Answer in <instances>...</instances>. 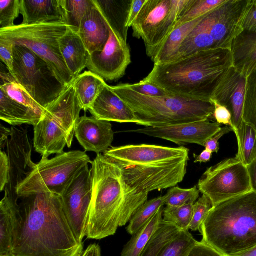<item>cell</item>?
<instances>
[{"mask_svg": "<svg viewBox=\"0 0 256 256\" xmlns=\"http://www.w3.org/2000/svg\"><path fill=\"white\" fill-rule=\"evenodd\" d=\"M200 192L197 186L188 189L176 186L172 187L164 196L165 205L176 206L188 204H194L199 197Z\"/></svg>", "mask_w": 256, "mask_h": 256, "instance_id": "cell-40", "label": "cell"}, {"mask_svg": "<svg viewBox=\"0 0 256 256\" xmlns=\"http://www.w3.org/2000/svg\"><path fill=\"white\" fill-rule=\"evenodd\" d=\"M74 134L86 152H94L97 154L108 150L114 138V132L110 122L86 115L78 120Z\"/></svg>", "mask_w": 256, "mask_h": 256, "instance_id": "cell-19", "label": "cell"}, {"mask_svg": "<svg viewBox=\"0 0 256 256\" xmlns=\"http://www.w3.org/2000/svg\"><path fill=\"white\" fill-rule=\"evenodd\" d=\"M92 190V172L86 166L60 196L78 240L86 236V222Z\"/></svg>", "mask_w": 256, "mask_h": 256, "instance_id": "cell-13", "label": "cell"}, {"mask_svg": "<svg viewBox=\"0 0 256 256\" xmlns=\"http://www.w3.org/2000/svg\"><path fill=\"white\" fill-rule=\"evenodd\" d=\"M193 204L180 206H166L163 210V220L175 225L180 230H188L193 212Z\"/></svg>", "mask_w": 256, "mask_h": 256, "instance_id": "cell-38", "label": "cell"}, {"mask_svg": "<svg viewBox=\"0 0 256 256\" xmlns=\"http://www.w3.org/2000/svg\"><path fill=\"white\" fill-rule=\"evenodd\" d=\"M7 256H14V255H13V254H12V255Z\"/></svg>", "mask_w": 256, "mask_h": 256, "instance_id": "cell-57", "label": "cell"}, {"mask_svg": "<svg viewBox=\"0 0 256 256\" xmlns=\"http://www.w3.org/2000/svg\"><path fill=\"white\" fill-rule=\"evenodd\" d=\"M16 80L40 106L46 109L64 92V86L46 62L27 47L15 44L13 70Z\"/></svg>", "mask_w": 256, "mask_h": 256, "instance_id": "cell-10", "label": "cell"}, {"mask_svg": "<svg viewBox=\"0 0 256 256\" xmlns=\"http://www.w3.org/2000/svg\"><path fill=\"white\" fill-rule=\"evenodd\" d=\"M43 118L32 109L17 102L0 88V118L12 126H34Z\"/></svg>", "mask_w": 256, "mask_h": 256, "instance_id": "cell-27", "label": "cell"}, {"mask_svg": "<svg viewBox=\"0 0 256 256\" xmlns=\"http://www.w3.org/2000/svg\"><path fill=\"white\" fill-rule=\"evenodd\" d=\"M180 230L174 224L162 220L159 228L140 256H157L162 247Z\"/></svg>", "mask_w": 256, "mask_h": 256, "instance_id": "cell-35", "label": "cell"}, {"mask_svg": "<svg viewBox=\"0 0 256 256\" xmlns=\"http://www.w3.org/2000/svg\"><path fill=\"white\" fill-rule=\"evenodd\" d=\"M126 84L130 90L146 96L160 97L171 95L159 86L148 82L142 80L134 84Z\"/></svg>", "mask_w": 256, "mask_h": 256, "instance_id": "cell-44", "label": "cell"}, {"mask_svg": "<svg viewBox=\"0 0 256 256\" xmlns=\"http://www.w3.org/2000/svg\"><path fill=\"white\" fill-rule=\"evenodd\" d=\"M78 33L90 55L100 51L110 36L108 22L96 0L81 20Z\"/></svg>", "mask_w": 256, "mask_h": 256, "instance_id": "cell-21", "label": "cell"}, {"mask_svg": "<svg viewBox=\"0 0 256 256\" xmlns=\"http://www.w3.org/2000/svg\"><path fill=\"white\" fill-rule=\"evenodd\" d=\"M197 186L210 199L213 206L252 191L246 166L236 157L208 168Z\"/></svg>", "mask_w": 256, "mask_h": 256, "instance_id": "cell-12", "label": "cell"}, {"mask_svg": "<svg viewBox=\"0 0 256 256\" xmlns=\"http://www.w3.org/2000/svg\"><path fill=\"white\" fill-rule=\"evenodd\" d=\"M187 256H223L209 245L202 242H198L192 248Z\"/></svg>", "mask_w": 256, "mask_h": 256, "instance_id": "cell-49", "label": "cell"}, {"mask_svg": "<svg viewBox=\"0 0 256 256\" xmlns=\"http://www.w3.org/2000/svg\"><path fill=\"white\" fill-rule=\"evenodd\" d=\"M17 196L4 192L0 202V256L12 255L21 214Z\"/></svg>", "mask_w": 256, "mask_h": 256, "instance_id": "cell-23", "label": "cell"}, {"mask_svg": "<svg viewBox=\"0 0 256 256\" xmlns=\"http://www.w3.org/2000/svg\"><path fill=\"white\" fill-rule=\"evenodd\" d=\"M12 133L11 128H8L2 124L0 126V150L6 147L9 137Z\"/></svg>", "mask_w": 256, "mask_h": 256, "instance_id": "cell-53", "label": "cell"}, {"mask_svg": "<svg viewBox=\"0 0 256 256\" xmlns=\"http://www.w3.org/2000/svg\"><path fill=\"white\" fill-rule=\"evenodd\" d=\"M214 106L213 117L219 124H224L233 128L232 121V115L228 109L216 102L212 100ZM234 130V129H233Z\"/></svg>", "mask_w": 256, "mask_h": 256, "instance_id": "cell-47", "label": "cell"}, {"mask_svg": "<svg viewBox=\"0 0 256 256\" xmlns=\"http://www.w3.org/2000/svg\"><path fill=\"white\" fill-rule=\"evenodd\" d=\"M208 14L186 38L172 61L186 57L202 50L217 48L209 33L207 17Z\"/></svg>", "mask_w": 256, "mask_h": 256, "instance_id": "cell-28", "label": "cell"}, {"mask_svg": "<svg viewBox=\"0 0 256 256\" xmlns=\"http://www.w3.org/2000/svg\"><path fill=\"white\" fill-rule=\"evenodd\" d=\"M0 150V191L2 192L8 182L10 166L8 154Z\"/></svg>", "mask_w": 256, "mask_h": 256, "instance_id": "cell-46", "label": "cell"}, {"mask_svg": "<svg viewBox=\"0 0 256 256\" xmlns=\"http://www.w3.org/2000/svg\"><path fill=\"white\" fill-rule=\"evenodd\" d=\"M112 87L144 127L205 121L214 118V106L210 101L173 95L146 96L130 90L126 84Z\"/></svg>", "mask_w": 256, "mask_h": 256, "instance_id": "cell-6", "label": "cell"}, {"mask_svg": "<svg viewBox=\"0 0 256 256\" xmlns=\"http://www.w3.org/2000/svg\"><path fill=\"white\" fill-rule=\"evenodd\" d=\"M250 0H226L208 14L209 33L217 48L230 50L243 30L242 23Z\"/></svg>", "mask_w": 256, "mask_h": 256, "instance_id": "cell-15", "label": "cell"}, {"mask_svg": "<svg viewBox=\"0 0 256 256\" xmlns=\"http://www.w3.org/2000/svg\"><path fill=\"white\" fill-rule=\"evenodd\" d=\"M92 162L84 152H64L52 159L42 158L28 176L18 185V198L52 193L60 196L76 176Z\"/></svg>", "mask_w": 256, "mask_h": 256, "instance_id": "cell-9", "label": "cell"}, {"mask_svg": "<svg viewBox=\"0 0 256 256\" xmlns=\"http://www.w3.org/2000/svg\"><path fill=\"white\" fill-rule=\"evenodd\" d=\"M88 110L98 120L142 126L132 108L108 84Z\"/></svg>", "mask_w": 256, "mask_h": 256, "instance_id": "cell-20", "label": "cell"}, {"mask_svg": "<svg viewBox=\"0 0 256 256\" xmlns=\"http://www.w3.org/2000/svg\"><path fill=\"white\" fill-rule=\"evenodd\" d=\"M243 30H256V1L250 0L242 23Z\"/></svg>", "mask_w": 256, "mask_h": 256, "instance_id": "cell-48", "label": "cell"}, {"mask_svg": "<svg viewBox=\"0 0 256 256\" xmlns=\"http://www.w3.org/2000/svg\"><path fill=\"white\" fill-rule=\"evenodd\" d=\"M0 88L10 98L44 116L45 108L38 104L14 78L12 74L0 72Z\"/></svg>", "mask_w": 256, "mask_h": 256, "instance_id": "cell-32", "label": "cell"}, {"mask_svg": "<svg viewBox=\"0 0 256 256\" xmlns=\"http://www.w3.org/2000/svg\"><path fill=\"white\" fill-rule=\"evenodd\" d=\"M188 0H146L132 27L134 37L142 38L152 58L174 28Z\"/></svg>", "mask_w": 256, "mask_h": 256, "instance_id": "cell-11", "label": "cell"}, {"mask_svg": "<svg viewBox=\"0 0 256 256\" xmlns=\"http://www.w3.org/2000/svg\"><path fill=\"white\" fill-rule=\"evenodd\" d=\"M21 221L14 240L15 256H80L76 238L60 196L52 193L20 198Z\"/></svg>", "mask_w": 256, "mask_h": 256, "instance_id": "cell-1", "label": "cell"}, {"mask_svg": "<svg viewBox=\"0 0 256 256\" xmlns=\"http://www.w3.org/2000/svg\"><path fill=\"white\" fill-rule=\"evenodd\" d=\"M236 157L246 166L256 158V130L245 122L242 142Z\"/></svg>", "mask_w": 256, "mask_h": 256, "instance_id": "cell-39", "label": "cell"}, {"mask_svg": "<svg viewBox=\"0 0 256 256\" xmlns=\"http://www.w3.org/2000/svg\"><path fill=\"white\" fill-rule=\"evenodd\" d=\"M92 165V190L86 236L101 240L114 235L130 222L148 194L130 186L120 166L104 154H98Z\"/></svg>", "mask_w": 256, "mask_h": 256, "instance_id": "cell-2", "label": "cell"}, {"mask_svg": "<svg viewBox=\"0 0 256 256\" xmlns=\"http://www.w3.org/2000/svg\"><path fill=\"white\" fill-rule=\"evenodd\" d=\"M163 210L162 207L144 226L132 235L130 240L124 247L122 256H140L159 228L163 220Z\"/></svg>", "mask_w": 256, "mask_h": 256, "instance_id": "cell-31", "label": "cell"}, {"mask_svg": "<svg viewBox=\"0 0 256 256\" xmlns=\"http://www.w3.org/2000/svg\"><path fill=\"white\" fill-rule=\"evenodd\" d=\"M252 191L256 192V158L246 166Z\"/></svg>", "mask_w": 256, "mask_h": 256, "instance_id": "cell-52", "label": "cell"}, {"mask_svg": "<svg viewBox=\"0 0 256 256\" xmlns=\"http://www.w3.org/2000/svg\"><path fill=\"white\" fill-rule=\"evenodd\" d=\"M109 24L127 41L126 22L132 0H96Z\"/></svg>", "mask_w": 256, "mask_h": 256, "instance_id": "cell-30", "label": "cell"}, {"mask_svg": "<svg viewBox=\"0 0 256 256\" xmlns=\"http://www.w3.org/2000/svg\"><path fill=\"white\" fill-rule=\"evenodd\" d=\"M212 207L213 205L210 199L202 194L194 204L192 216L188 230L192 231L199 230Z\"/></svg>", "mask_w": 256, "mask_h": 256, "instance_id": "cell-43", "label": "cell"}, {"mask_svg": "<svg viewBox=\"0 0 256 256\" xmlns=\"http://www.w3.org/2000/svg\"><path fill=\"white\" fill-rule=\"evenodd\" d=\"M207 14L174 28L151 58L154 64L172 61L186 38Z\"/></svg>", "mask_w": 256, "mask_h": 256, "instance_id": "cell-26", "label": "cell"}, {"mask_svg": "<svg viewBox=\"0 0 256 256\" xmlns=\"http://www.w3.org/2000/svg\"><path fill=\"white\" fill-rule=\"evenodd\" d=\"M188 230H180L162 247L157 256H187L198 242Z\"/></svg>", "mask_w": 256, "mask_h": 256, "instance_id": "cell-36", "label": "cell"}, {"mask_svg": "<svg viewBox=\"0 0 256 256\" xmlns=\"http://www.w3.org/2000/svg\"><path fill=\"white\" fill-rule=\"evenodd\" d=\"M165 205L164 196H160L146 200L135 212L126 228L132 235L144 226L155 214Z\"/></svg>", "mask_w": 256, "mask_h": 256, "instance_id": "cell-33", "label": "cell"}, {"mask_svg": "<svg viewBox=\"0 0 256 256\" xmlns=\"http://www.w3.org/2000/svg\"><path fill=\"white\" fill-rule=\"evenodd\" d=\"M70 26L64 22L22 24L0 29V38L25 46L44 60L64 86L74 80L60 50L58 40Z\"/></svg>", "mask_w": 256, "mask_h": 256, "instance_id": "cell-8", "label": "cell"}, {"mask_svg": "<svg viewBox=\"0 0 256 256\" xmlns=\"http://www.w3.org/2000/svg\"><path fill=\"white\" fill-rule=\"evenodd\" d=\"M20 10L22 24H68L66 0H20Z\"/></svg>", "mask_w": 256, "mask_h": 256, "instance_id": "cell-22", "label": "cell"}, {"mask_svg": "<svg viewBox=\"0 0 256 256\" xmlns=\"http://www.w3.org/2000/svg\"><path fill=\"white\" fill-rule=\"evenodd\" d=\"M82 108L73 82L45 110L42 118L34 127V146L42 158L61 154L70 148Z\"/></svg>", "mask_w": 256, "mask_h": 256, "instance_id": "cell-7", "label": "cell"}, {"mask_svg": "<svg viewBox=\"0 0 256 256\" xmlns=\"http://www.w3.org/2000/svg\"><path fill=\"white\" fill-rule=\"evenodd\" d=\"M220 124L209 120L178 124L147 126L124 132H134L167 140L182 146L195 144L204 146L206 142L220 130Z\"/></svg>", "mask_w": 256, "mask_h": 256, "instance_id": "cell-17", "label": "cell"}, {"mask_svg": "<svg viewBox=\"0 0 256 256\" xmlns=\"http://www.w3.org/2000/svg\"><path fill=\"white\" fill-rule=\"evenodd\" d=\"M189 149L141 144L112 147L104 154L120 168L126 182L141 192L171 188L186 173Z\"/></svg>", "mask_w": 256, "mask_h": 256, "instance_id": "cell-3", "label": "cell"}, {"mask_svg": "<svg viewBox=\"0 0 256 256\" xmlns=\"http://www.w3.org/2000/svg\"><path fill=\"white\" fill-rule=\"evenodd\" d=\"M201 242L223 256L256 246V192L250 191L214 206L201 225Z\"/></svg>", "mask_w": 256, "mask_h": 256, "instance_id": "cell-5", "label": "cell"}, {"mask_svg": "<svg viewBox=\"0 0 256 256\" xmlns=\"http://www.w3.org/2000/svg\"><path fill=\"white\" fill-rule=\"evenodd\" d=\"M226 0H188L178 17L174 28L204 16Z\"/></svg>", "mask_w": 256, "mask_h": 256, "instance_id": "cell-34", "label": "cell"}, {"mask_svg": "<svg viewBox=\"0 0 256 256\" xmlns=\"http://www.w3.org/2000/svg\"><path fill=\"white\" fill-rule=\"evenodd\" d=\"M78 101L82 110H89L107 84L99 76L90 71H85L73 82Z\"/></svg>", "mask_w": 256, "mask_h": 256, "instance_id": "cell-29", "label": "cell"}, {"mask_svg": "<svg viewBox=\"0 0 256 256\" xmlns=\"http://www.w3.org/2000/svg\"><path fill=\"white\" fill-rule=\"evenodd\" d=\"M100 248L96 244H90L80 256H100Z\"/></svg>", "mask_w": 256, "mask_h": 256, "instance_id": "cell-54", "label": "cell"}, {"mask_svg": "<svg viewBox=\"0 0 256 256\" xmlns=\"http://www.w3.org/2000/svg\"><path fill=\"white\" fill-rule=\"evenodd\" d=\"M230 51L233 66L247 77L256 65V30H243L234 40Z\"/></svg>", "mask_w": 256, "mask_h": 256, "instance_id": "cell-25", "label": "cell"}, {"mask_svg": "<svg viewBox=\"0 0 256 256\" xmlns=\"http://www.w3.org/2000/svg\"><path fill=\"white\" fill-rule=\"evenodd\" d=\"M20 0H0V29L14 26L20 14Z\"/></svg>", "mask_w": 256, "mask_h": 256, "instance_id": "cell-42", "label": "cell"}, {"mask_svg": "<svg viewBox=\"0 0 256 256\" xmlns=\"http://www.w3.org/2000/svg\"></svg>", "mask_w": 256, "mask_h": 256, "instance_id": "cell-58", "label": "cell"}, {"mask_svg": "<svg viewBox=\"0 0 256 256\" xmlns=\"http://www.w3.org/2000/svg\"><path fill=\"white\" fill-rule=\"evenodd\" d=\"M94 0H66L68 24L78 29L82 19Z\"/></svg>", "mask_w": 256, "mask_h": 256, "instance_id": "cell-41", "label": "cell"}, {"mask_svg": "<svg viewBox=\"0 0 256 256\" xmlns=\"http://www.w3.org/2000/svg\"><path fill=\"white\" fill-rule=\"evenodd\" d=\"M246 85V77L232 66L220 81L211 100L226 107L230 112L238 147L243 135Z\"/></svg>", "mask_w": 256, "mask_h": 256, "instance_id": "cell-16", "label": "cell"}, {"mask_svg": "<svg viewBox=\"0 0 256 256\" xmlns=\"http://www.w3.org/2000/svg\"><path fill=\"white\" fill-rule=\"evenodd\" d=\"M65 63L74 80L87 67L90 54L78 33V29L70 26L58 40Z\"/></svg>", "mask_w": 256, "mask_h": 256, "instance_id": "cell-24", "label": "cell"}, {"mask_svg": "<svg viewBox=\"0 0 256 256\" xmlns=\"http://www.w3.org/2000/svg\"><path fill=\"white\" fill-rule=\"evenodd\" d=\"M15 44L8 40L0 38V58L11 72L13 70L14 48Z\"/></svg>", "mask_w": 256, "mask_h": 256, "instance_id": "cell-45", "label": "cell"}, {"mask_svg": "<svg viewBox=\"0 0 256 256\" xmlns=\"http://www.w3.org/2000/svg\"><path fill=\"white\" fill-rule=\"evenodd\" d=\"M10 128L12 133L6 146L10 172L8 182L4 190L17 195L16 188L36 164L32 160V147L27 130L15 126Z\"/></svg>", "mask_w": 256, "mask_h": 256, "instance_id": "cell-18", "label": "cell"}, {"mask_svg": "<svg viewBox=\"0 0 256 256\" xmlns=\"http://www.w3.org/2000/svg\"><path fill=\"white\" fill-rule=\"evenodd\" d=\"M234 256H256V246L248 251Z\"/></svg>", "mask_w": 256, "mask_h": 256, "instance_id": "cell-56", "label": "cell"}, {"mask_svg": "<svg viewBox=\"0 0 256 256\" xmlns=\"http://www.w3.org/2000/svg\"><path fill=\"white\" fill-rule=\"evenodd\" d=\"M243 119L256 130V65L246 77Z\"/></svg>", "mask_w": 256, "mask_h": 256, "instance_id": "cell-37", "label": "cell"}, {"mask_svg": "<svg viewBox=\"0 0 256 256\" xmlns=\"http://www.w3.org/2000/svg\"><path fill=\"white\" fill-rule=\"evenodd\" d=\"M146 2V0H132L126 25L128 28L132 27Z\"/></svg>", "mask_w": 256, "mask_h": 256, "instance_id": "cell-51", "label": "cell"}, {"mask_svg": "<svg viewBox=\"0 0 256 256\" xmlns=\"http://www.w3.org/2000/svg\"><path fill=\"white\" fill-rule=\"evenodd\" d=\"M108 24V40L102 50L90 55L86 68L104 80L114 81L124 76L131 56L127 42Z\"/></svg>", "mask_w": 256, "mask_h": 256, "instance_id": "cell-14", "label": "cell"}, {"mask_svg": "<svg viewBox=\"0 0 256 256\" xmlns=\"http://www.w3.org/2000/svg\"><path fill=\"white\" fill-rule=\"evenodd\" d=\"M230 132H234L232 128L226 126L216 133L212 137L209 138L205 143L204 146L205 148L210 150L212 153L218 152L219 149V140L224 134L229 133Z\"/></svg>", "mask_w": 256, "mask_h": 256, "instance_id": "cell-50", "label": "cell"}, {"mask_svg": "<svg viewBox=\"0 0 256 256\" xmlns=\"http://www.w3.org/2000/svg\"><path fill=\"white\" fill-rule=\"evenodd\" d=\"M232 66L230 50L212 48L154 64L142 80L159 86L171 95L211 102L217 86Z\"/></svg>", "mask_w": 256, "mask_h": 256, "instance_id": "cell-4", "label": "cell"}, {"mask_svg": "<svg viewBox=\"0 0 256 256\" xmlns=\"http://www.w3.org/2000/svg\"><path fill=\"white\" fill-rule=\"evenodd\" d=\"M212 154L211 152L206 148L199 155L194 154L193 156L195 158L194 162H206L210 160Z\"/></svg>", "mask_w": 256, "mask_h": 256, "instance_id": "cell-55", "label": "cell"}]
</instances>
